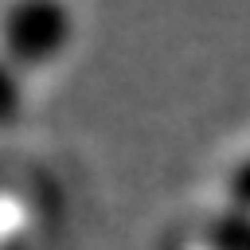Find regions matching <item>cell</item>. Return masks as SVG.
<instances>
[{"instance_id": "6da1fadb", "label": "cell", "mask_w": 250, "mask_h": 250, "mask_svg": "<svg viewBox=\"0 0 250 250\" xmlns=\"http://www.w3.org/2000/svg\"><path fill=\"white\" fill-rule=\"evenodd\" d=\"M78 43V16L59 0H16L0 8V59L23 74L55 70Z\"/></svg>"}, {"instance_id": "7a4b0ae2", "label": "cell", "mask_w": 250, "mask_h": 250, "mask_svg": "<svg viewBox=\"0 0 250 250\" xmlns=\"http://www.w3.org/2000/svg\"><path fill=\"white\" fill-rule=\"evenodd\" d=\"M191 246L195 250H250V211L227 203V207L203 215Z\"/></svg>"}, {"instance_id": "3957f363", "label": "cell", "mask_w": 250, "mask_h": 250, "mask_svg": "<svg viewBox=\"0 0 250 250\" xmlns=\"http://www.w3.org/2000/svg\"><path fill=\"white\" fill-rule=\"evenodd\" d=\"M27 78L23 74H16L4 59H0V133L4 129H12V125H20V117H23V109H27Z\"/></svg>"}]
</instances>
